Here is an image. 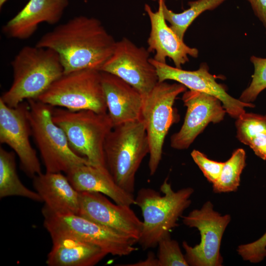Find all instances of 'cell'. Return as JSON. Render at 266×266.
<instances>
[{"mask_svg": "<svg viewBox=\"0 0 266 266\" xmlns=\"http://www.w3.org/2000/svg\"><path fill=\"white\" fill-rule=\"evenodd\" d=\"M116 42L98 19L78 16L45 33L35 45L56 51L66 74L85 69L100 70Z\"/></svg>", "mask_w": 266, "mask_h": 266, "instance_id": "obj_1", "label": "cell"}, {"mask_svg": "<svg viewBox=\"0 0 266 266\" xmlns=\"http://www.w3.org/2000/svg\"><path fill=\"white\" fill-rule=\"evenodd\" d=\"M13 81L0 97L6 105L15 107L25 100H37L64 74L57 53L48 48L25 46L11 62Z\"/></svg>", "mask_w": 266, "mask_h": 266, "instance_id": "obj_2", "label": "cell"}, {"mask_svg": "<svg viewBox=\"0 0 266 266\" xmlns=\"http://www.w3.org/2000/svg\"><path fill=\"white\" fill-rule=\"evenodd\" d=\"M167 179L160 187L163 196L153 189L143 188L135 198V205L140 207L143 216V228L138 242L144 250L156 247L163 237L170 234L191 204L194 189L187 187L175 192Z\"/></svg>", "mask_w": 266, "mask_h": 266, "instance_id": "obj_3", "label": "cell"}, {"mask_svg": "<svg viewBox=\"0 0 266 266\" xmlns=\"http://www.w3.org/2000/svg\"><path fill=\"white\" fill-rule=\"evenodd\" d=\"M107 167L116 183L133 194L135 177L140 164L149 153V144L143 121L114 127L104 144Z\"/></svg>", "mask_w": 266, "mask_h": 266, "instance_id": "obj_4", "label": "cell"}, {"mask_svg": "<svg viewBox=\"0 0 266 266\" xmlns=\"http://www.w3.org/2000/svg\"><path fill=\"white\" fill-rule=\"evenodd\" d=\"M53 121L64 132L70 147L93 166L107 167L104 144L114 128L108 113L91 110L52 109Z\"/></svg>", "mask_w": 266, "mask_h": 266, "instance_id": "obj_5", "label": "cell"}, {"mask_svg": "<svg viewBox=\"0 0 266 266\" xmlns=\"http://www.w3.org/2000/svg\"><path fill=\"white\" fill-rule=\"evenodd\" d=\"M27 117L32 134L47 172H65L83 164L92 165L75 153L64 131L52 118L53 106L37 100H28Z\"/></svg>", "mask_w": 266, "mask_h": 266, "instance_id": "obj_6", "label": "cell"}, {"mask_svg": "<svg viewBox=\"0 0 266 266\" xmlns=\"http://www.w3.org/2000/svg\"><path fill=\"white\" fill-rule=\"evenodd\" d=\"M37 100L47 105L72 111L91 110L107 113L101 72L85 69L64 74Z\"/></svg>", "mask_w": 266, "mask_h": 266, "instance_id": "obj_7", "label": "cell"}, {"mask_svg": "<svg viewBox=\"0 0 266 266\" xmlns=\"http://www.w3.org/2000/svg\"><path fill=\"white\" fill-rule=\"evenodd\" d=\"M180 83L158 82L143 97L141 119L143 121L149 144L148 167L150 174L156 172L161 161L164 140L175 121L173 106L176 97L186 91Z\"/></svg>", "mask_w": 266, "mask_h": 266, "instance_id": "obj_8", "label": "cell"}, {"mask_svg": "<svg viewBox=\"0 0 266 266\" xmlns=\"http://www.w3.org/2000/svg\"><path fill=\"white\" fill-rule=\"evenodd\" d=\"M183 223L200 232V241L195 246L183 241L182 247L186 260L191 266H221L223 259L220 253L222 239L231 217L221 215L207 201L199 209H194L182 216Z\"/></svg>", "mask_w": 266, "mask_h": 266, "instance_id": "obj_9", "label": "cell"}, {"mask_svg": "<svg viewBox=\"0 0 266 266\" xmlns=\"http://www.w3.org/2000/svg\"><path fill=\"white\" fill-rule=\"evenodd\" d=\"M42 213L43 225L48 232L71 234L113 256H126L137 250L134 246L135 240L80 215L57 214L44 207Z\"/></svg>", "mask_w": 266, "mask_h": 266, "instance_id": "obj_10", "label": "cell"}, {"mask_svg": "<svg viewBox=\"0 0 266 266\" xmlns=\"http://www.w3.org/2000/svg\"><path fill=\"white\" fill-rule=\"evenodd\" d=\"M147 49L127 37L116 41L113 52L100 71L120 78L144 97L159 82L157 70L150 61Z\"/></svg>", "mask_w": 266, "mask_h": 266, "instance_id": "obj_11", "label": "cell"}, {"mask_svg": "<svg viewBox=\"0 0 266 266\" xmlns=\"http://www.w3.org/2000/svg\"><path fill=\"white\" fill-rule=\"evenodd\" d=\"M28 108V102L11 107L0 99V142L14 150L19 158L21 169L33 178L42 172L36 151L30 140L32 131Z\"/></svg>", "mask_w": 266, "mask_h": 266, "instance_id": "obj_12", "label": "cell"}, {"mask_svg": "<svg viewBox=\"0 0 266 266\" xmlns=\"http://www.w3.org/2000/svg\"><path fill=\"white\" fill-rule=\"evenodd\" d=\"M155 67L159 82L173 80L180 83L190 90L197 91L213 96L219 99L227 113L237 119L245 113V107H253L255 105L236 99L231 96L224 87L217 82V77L209 71L208 66L201 64L195 70H187L170 66L150 59Z\"/></svg>", "mask_w": 266, "mask_h": 266, "instance_id": "obj_13", "label": "cell"}, {"mask_svg": "<svg viewBox=\"0 0 266 266\" xmlns=\"http://www.w3.org/2000/svg\"><path fill=\"white\" fill-rule=\"evenodd\" d=\"M78 215L109 228L137 242L143 228V222L131 206L114 204L100 193L79 192Z\"/></svg>", "mask_w": 266, "mask_h": 266, "instance_id": "obj_14", "label": "cell"}, {"mask_svg": "<svg viewBox=\"0 0 266 266\" xmlns=\"http://www.w3.org/2000/svg\"><path fill=\"white\" fill-rule=\"evenodd\" d=\"M182 99L187 107L184 123L170 138V146L177 150L187 149L209 123L220 122L227 113L219 99L205 93L189 90Z\"/></svg>", "mask_w": 266, "mask_h": 266, "instance_id": "obj_15", "label": "cell"}, {"mask_svg": "<svg viewBox=\"0 0 266 266\" xmlns=\"http://www.w3.org/2000/svg\"><path fill=\"white\" fill-rule=\"evenodd\" d=\"M165 0H158V9L153 11L148 4L144 10L149 17L151 30L147 39V50L155 53L153 59L160 63H166L167 58L171 59L177 68L189 61V57L197 58L198 50L188 46L172 30L166 23L163 12Z\"/></svg>", "mask_w": 266, "mask_h": 266, "instance_id": "obj_16", "label": "cell"}, {"mask_svg": "<svg viewBox=\"0 0 266 266\" xmlns=\"http://www.w3.org/2000/svg\"><path fill=\"white\" fill-rule=\"evenodd\" d=\"M68 3V0H29L3 26L2 32L9 38L28 39L34 33L40 24H57Z\"/></svg>", "mask_w": 266, "mask_h": 266, "instance_id": "obj_17", "label": "cell"}, {"mask_svg": "<svg viewBox=\"0 0 266 266\" xmlns=\"http://www.w3.org/2000/svg\"><path fill=\"white\" fill-rule=\"evenodd\" d=\"M101 72V81L114 127L141 119L143 97L131 85L113 74Z\"/></svg>", "mask_w": 266, "mask_h": 266, "instance_id": "obj_18", "label": "cell"}, {"mask_svg": "<svg viewBox=\"0 0 266 266\" xmlns=\"http://www.w3.org/2000/svg\"><path fill=\"white\" fill-rule=\"evenodd\" d=\"M48 233L52 241L46 261L49 266H93L108 255L100 247L71 234Z\"/></svg>", "mask_w": 266, "mask_h": 266, "instance_id": "obj_19", "label": "cell"}, {"mask_svg": "<svg viewBox=\"0 0 266 266\" xmlns=\"http://www.w3.org/2000/svg\"><path fill=\"white\" fill-rule=\"evenodd\" d=\"M66 176L79 192L101 193L119 204L131 206L135 204L133 194L125 191L116 183L107 167L83 164L71 169Z\"/></svg>", "mask_w": 266, "mask_h": 266, "instance_id": "obj_20", "label": "cell"}, {"mask_svg": "<svg viewBox=\"0 0 266 266\" xmlns=\"http://www.w3.org/2000/svg\"><path fill=\"white\" fill-rule=\"evenodd\" d=\"M35 191L44 202V207L57 214H77L79 210V192L62 172H47L33 178Z\"/></svg>", "mask_w": 266, "mask_h": 266, "instance_id": "obj_21", "label": "cell"}, {"mask_svg": "<svg viewBox=\"0 0 266 266\" xmlns=\"http://www.w3.org/2000/svg\"><path fill=\"white\" fill-rule=\"evenodd\" d=\"M236 137L266 161V115L244 113L235 122Z\"/></svg>", "mask_w": 266, "mask_h": 266, "instance_id": "obj_22", "label": "cell"}, {"mask_svg": "<svg viewBox=\"0 0 266 266\" xmlns=\"http://www.w3.org/2000/svg\"><path fill=\"white\" fill-rule=\"evenodd\" d=\"M19 196L41 202L40 195L26 187L16 171L15 153L0 148V198Z\"/></svg>", "mask_w": 266, "mask_h": 266, "instance_id": "obj_23", "label": "cell"}, {"mask_svg": "<svg viewBox=\"0 0 266 266\" xmlns=\"http://www.w3.org/2000/svg\"><path fill=\"white\" fill-rule=\"evenodd\" d=\"M227 0H196L190 1L189 7L180 13H175L163 4L165 18L175 33L182 40L185 33L193 21L206 10H212Z\"/></svg>", "mask_w": 266, "mask_h": 266, "instance_id": "obj_24", "label": "cell"}, {"mask_svg": "<svg viewBox=\"0 0 266 266\" xmlns=\"http://www.w3.org/2000/svg\"><path fill=\"white\" fill-rule=\"evenodd\" d=\"M245 161L246 153L243 149L234 150L230 159L224 162L219 178L212 184L213 192L219 194L236 191L240 185Z\"/></svg>", "mask_w": 266, "mask_h": 266, "instance_id": "obj_25", "label": "cell"}, {"mask_svg": "<svg viewBox=\"0 0 266 266\" xmlns=\"http://www.w3.org/2000/svg\"><path fill=\"white\" fill-rule=\"evenodd\" d=\"M250 61L254 67L252 80L239 99L247 103L254 101L259 94L266 89V58L252 56Z\"/></svg>", "mask_w": 266, "mask_h": 266, "instance_id": "obj_26", "label": "cell"}, {"mask_svg": "<svg viewBox=\"0 0 266 266\" xmlns=\"http://www.w3.org/2000/svg\"><path fill=\"white\" fill-rule=\"evenodd\" d=\"M158 246L160 266H189L178 242L171 239L170 234L163 237Z\"/></svg>", "mask_w": 266, "mask_h": 266, "instance_id": "obj_27", "label": "cell"}, {"mask_svg": "<svg viewBox=\"0 0 266 266\" xmlns=\"http://www.w3.org/2000/svg\"><path fill=\"white\" fill-rule=\"evenodd\" d=\"M236 251L244 261L254 264L261 262L266 257V232L256 240L239 245Z\"/></svg>", "mask_w": 266, "mask_h": 266, "instance_id": "obj_28", "label": "cell"}, {"mask_svg": "<svg viewBox=\"0 0 266 266\" xmlns=\"http://www.w3.org/2000/svg\"><path fill=\"white\" fill-rule=\"evenodd\" d=\"M191 155L207 180L212 184L216 182L220 175L224 162L210 160L197 150H194Z\"/></svg>", "mask_w": 266, "mask_h": 266, "instance_id": "obj_29", "label": "cell"}, {"mask_svg": "<svg viewBox=\"0 0 266 266\" xmlns=\"http://www.w3.org/2000/svg\"><path fill=\"white\" fill-rule=\"evenodd\" d=\"M265 29L266 34V0H247Z\"/></svg>", "mask_w": 266, "mask_h": 266, "instance_id": "obj_30", "label": "cell"}, {"mask_svg": "<svg viewBox=\"0 0 266 266\" xmlns=\"http://www.w3.org/2000/svg\"><path fill=\"white\" fill-rule=\"evenodd\" d=\"M124 266H160L157 257L155 256L153 252H149L148 253L147 258L142 261H138L136 263L130 264L120 265Z\"/></svg>", "mask_w": 266, "mask_h": 266, "instance_id": "obj_31", "label": "cell"}, {"mask_svg": "<svg viewBox=\"0 0 266 266\" xmlns=\"http://www.w3.org/2000/svg\"><path fill=\"white\" fill-rule=\"evenodd\" d=\"M8 0H0V8H1Z\"/></svg>", "mask_w": 266, "mask_h": 266, "instance_id": "obj_32", "label": "cell"}, {"mask_svg": "<svg viewBox=\"0 0 266 266\" xmlns=\"http://www.w3.org/2000/svg\"><path fill=\"white\" fill-rule=\"evenodd\" d=\"M152 0V1H158V0Z\"/></svg>", "mask_w": 266, "mask_h": 266, "instance_id": "obj_33", "label": "cell"}]
</instances>
